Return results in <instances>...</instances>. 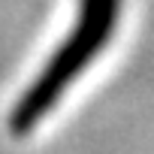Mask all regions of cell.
Returning <instances> with one entry per match:
<instances>
[{
	"label": "cell",
	"instance_id": "obj_1",
	"mask_svg": "<svg viewBox=\"0 0 154 154\" xmlns=\"http://www.w3.org/2000/svg\"><path fill=\"white\" fill-rule=\"evenodd\" d=\"M121 15V0H79V15L63 42L51 51L45 66L36 72L30 88L18 97L9 112V130L27 136L66 94V88L91 66V60L106 48Z\"/></svg>",
	"mask_w": 154,
	"mask_h": 154
}]
</instances>
